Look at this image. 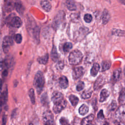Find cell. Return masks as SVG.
Here are the masks:
<instances>
[{
  "mask_svg": "<svg viewBox=\"0 0 125 125\" xmlns=\"http://www.w3.org/2000/svg\"><path fill=\"white\" fill-rule=\"evenodd\" d=\"M33 84L38 92L40 93L42 91L44 85V79L43 75L41 71H38L35 74Z\"/></svg>",
  "mask_w": 125,
  "mask_h": 125,
  "instance_id": "1",
  "label": "cell"
},
{
  "mask_svg": "<svg viewBox=\"0 0 125 125\" xmlns=\"http://www.w3.org/2000/svg\"><path fill=\"white\" fill-rule=\"evenodd\" d=\"M82 53L78 50H74L70 52L68 60L70 64L72 65L78 64L81 62L83 59Z\"/></svg>",
  "mask_w": 125,
  "mask_h": 125,
  "instance_id": "2",
  "label": "cell"
},
{
  "mask_svg": "<svg viewBox=\"0 0 125 125\" xmlns=\"http://www.w3.org/2000/svg\"><path fill=\"white\" fill-rule=\"evenodd\" d=\"M42 120L44 125H55L53 115L50 111L47 110L43 112Z\"/></svg>",
  "mask_w": 125,
  "mask_h": 125,
  "instance_id": "3",
  "label": "cell"
},
{
  "mask_svg": "<svg viewBox=\"0 0 125 125\" xmlns=\"http://www.w3.org/2000/svg\"><path fill=\"white\" fill-rule=\"evenodd\" d=\"M115 116L118 122L125 121V104L122 105L117 109Z\"/></svg>",
  "mask_w": 125,
  "mask_h": 125,
  "instance_id": "4",
  "label": "cell"
},
{
  "mask_svg": "<svg viewBox=\"0 0 125 125\" xmlns=\"http://www.w3.org/2000/svg\"><path fill=\"white\" fill-rule=\"evenodd\" d=\"M13 40L10 36H7L4 37L2 41V47L3 51L5 53H7L9 51L10 47L13 44Z\"/></svg>",
  "mask_w": 125,
  "mask_h": 125,
  "instance_id": "5",
  "label": "cell"
},
{
  "mask_svg": "<svg viewBox=\"0 0 125 125\" xmlns=\"http://www.w3.org/2000/svg\"><path fill=\"white\" fill-rule=\"evenodd\" d=\"M67 102L66 100L63 99L62 101L54 104L53 110L54 113H59L61 112L66 106Z\"/></svg>",
  "mask_w": 125,
  "mask_h": 125,
  "instance_id": "6",
  "label": "cell"
},
{
  "mask_svg": "<svg viewBox=\"0 0 125 125\" xmlns=\"http://www.w3.org/2000/svg\"><path fill=\"white\" fill-rule=\"evenodd\" d=\"M84 73V69L82 66H78L74 68L72 71L73 79L77 80L81 77Z\"/></svg>",
  "mask_w": 125,
  "mask_h": 125,
  "instance_id": "7",
  "label": "cell"
},
{
  "mask_svg": "<svg viewBox=\"0 0 125 125\" xmlns=\"http://www.w3.org/2000/svg\"><path fill=\"white\" fill-rule=\"evenodd\" d=\"M105 83V79L103 76H100L96 80L94 83V89L95 90H97L100 89Z\"/></svg>",
  "mask_w": 125,
  "mask_h": 125,
  "instance_id": "8",
  "label": "cell"
},
{
  "mask_svg": "<svg viewBox=\"0 0 125 125\" xmlns=\"http://www.w3.org/2000/svg\"><path fill=\"white\" fill-rule=\"evenodd\" d=\"M51 100L54 104L58 103L63 100V95L60 92L55 91L52 95Z\"/></svg>",
  "mask_w": 125,
  "mask_h": 125,
  "instance_id": "9",
  "label": "cell"
},
{
  "mask_svg": "<svg viewBox=\"0 0 125 125\" xmlns=\"http://www.w3.org/2000/svg\"><path fill=\"white\" fill-rule=\"evenodd\" d=\"M10 24L12 26L14 27L19 28L22 25V21L19 17L16 16L11 19L10 22Z\"/></svg>",
  "mask_w": 125,
  "mask_h": 125,
  "instance_id": "10",
  "label": "cell"
},
{
  "mask_svg": "<svg viewBox=\"0 0 125 125\" xmlns=\"http://www.w3.org/2000/svg\"><path fill=\"white\" fill-rule=\"evenodd\" d=\"M110 18V16L108 10L106 9H104L102 15V20L103 23L104 24H106L109 21Z\"/></svg>",
  "mask_w": 125,
  "mask_h": 125,
  "instance_id": "11",
  "label": "cell"
},
{
  "mask_svg": "<svg viewBox=\"0 0 125 125\" xmlns=\"http://www.w3.org/2000/svg\"><path fill=\"white\" fill-rule=\"evenodd\" d=\"M59 83L61 88L63 89L66 88L68 86V80L67 78L64 76H62L60 78Z\"/></svg>",
  "mask_w": 125,
  "mask_h": 125,
  "instance_id": "12",
  "label": "cell"
},
{
  "mask_svg": "<svg viewBox=\"0 0 125 125\" xmlns=\"http://www.w3.org/2000/svg\"><path fill=\"white\" fill-rule=\"evenodd\" d=\"M8 99V92L7 89H6L0 95V106L5 104L7 101Z\"/></svg>",
  "mask_w": 125,
  "mask_h": 125,
  "instance_id": "13",
  "label": "cell"
},
{
  "mask_svg": "<svg viewBox=\"0 0 125 125\" xmlns=\"http://www.w3.org/2000/svg\"><path fill=\"white\" fill-rule=\"evenodd\" d=\"M42 7L46 12H49L51 9V5L47 0H42L41 1Z\"/></svg>",
  "mask_w": 125,
  "mask_h": 125,
  "instance_id": "14",
  "label": "cell"
},
{
  "mask_svg": "<svg viewBox=\"0 0 125 125\" xmlns=\"http://www.w3.org/2000/svg\"><path fill=\"white\" fill-rule=\"evenodd\" d=\"M109 92L107 89H103L100 93L99 101L100 102H103L105 101L109 96Z\"/></svg>",
  "mask_w": 125,
  "mask_h": 125,
  "instance_id": "15",
  "label": "cell"
},
{
  "mask_svg": "<svg viewBox=\"0 0 125 125\" xmlns=\"http://www.w3.org/2000/svg\"><path fill=\"white\" fill-rule=\"evenodd\" d=\"M94 118V115L91 114L83 119L82 121V125H90Z\"/></svg>",
  "mask_w": 125,
  "mask_h": 125,
  "instance_id": "16",
  "label": "cell"
},
{
  "mask_svg": "<svg viewBox=\"0 0 125 125\" xmlns=\"http://www.w3.org/2000/svg\"><path fill=\"white\" fill-rule=\"evenodd\" d=\"M100 66L98 63H94L90 70L91 75L93 77L96 76V75L98 73V71L100 70Z\"/></svg>",
  "mask_w": 125,
  "mask_h": 125,
  "instance_id": "17",
  "label": "cell"
},
{
  "mask_svg": "<svg viewBox=\"0 0 125 125\" xmlns=\"http://www.w3.org/2000/svg\"><path fill=\"white\" fill-rule=\"evenodd\" d=\"M66 5L68 9L71 11H74L76 9V5L74 0H67Z\"/></svg>",
  "mask_w": 125,
  "mask_h": 125,
  "instance_id": "18",
  "label": "cell"
},
{
  "mask_svg": "<svg viewBox=\"0 0 125 125\" xmlns=\"http://www.w3.org/2000/svg\"><path fill=\"white\" fill-rule=\"evenodd\" d=\"M88 106L85 104H82L79 109V112L81 115H84L88 112Z\"/></svg>",
  "mask_w": 125,
  "mask_h": 125,
  "instance_id": "19",
  "label": "cell"
},
{
  "mask_svg": "<svg viewBox=\"0 0 125 125\" xmlns=\"http://www.w3.org/2000/svg\"><path fill=\"white\" fill-rule=\"evenodd\" d=\"M51 58L52 60L55 62H57L58 60V58H59L58 54L57 53V49L55 46H53L52 48V49L51 52Z\"/></svg>",
  "mask_w": 125,
  "mask_h": 125,
  "instance_id": "20",
  "label": "cell"
},
{
  "mask_svg": "<svg viewBox=\"0 0 125 125\" xmlns=\"http://www.w3.org/2000/svg\"><path fill=\"white\" fill-rule=\"evenodd\" d=\"M119 102L120 104H125V88H123L119 95Z\"/></svg>",
  "mask_w": 125,
  "mask_h": 125,
  "instance_id": "21",
  "label": "cell"
},
{
  "mask_svg": "<svg viewBox=\"0 0 125 125\" xmlns=\"http://www.w3.org/2000/svg\"><path fill=\"white\" fill-rule=\"evenodd\" d=\"M111 66V63L109 61H104L102 62L101 71L104 72L108 70Z\"/></svg>",
  "mask_w": 125,
  "mask_h": 125,
  "instance_id": "22",
  "label": "cell"
},
{
  "mask_svg": "<svg viewBox=\"0 0 125 125\" xmlns=\"http://www.w3.org/2000/svg\"><path fill=\"white\" fill-rule=\"evenodd\" d=\"M121 75V70L119 68L115 70L113 73V78L114 81H118L119 80Z\"/></svg>",
  "mask_w": 125,
  "mask_h": 125,
  "instance_id": "23",
  "label": "cell"
},
{
  "mask_svg": "<svg viewBox=\"0 0 125 125\" xmlns=\"http://www.w3.org/2000/svg\"><path fill=\"white\" fill-rule=\"evenodd\" d=\"M48 58H49L48 55L47 54H46L38 58L37 61L41 64H45L48 62Z\"/></svg>",
  "mask_w": 125,
  "mask_h": 125,
  "instance_id": "24",
  "label": "cell"
},
{
  "mask_svg": "<svg viewBox=\"0 0 125 125\" xmlns=\"http://www.w3.org/2000/svg\"><path fill=\"white\" fill-rule=\"evenodd\" d=\"M112 34L115 36L120 37H125V31L118 29H114L112 31Z\"/></svg>",
  "mask_w": 125,
  "mask_h": 125,
  "instance_id": "25",
  "label": "cell"
},
{
  "mask_svg": "<svg viewBox=\"0 0 125 125\" xmlns=\"http://www.w3.org/2000/svg\"><path fill=\"white\" fill-rule=\"evenodd\" d=\"M69 99L73 106H76L79 102L78 98L74 95H70L69 97Z\"/></svg>",
  "mask_w": 125,
  "mask_h": 125,
  "instance_id": "26",
  "label": "cell"
},
{
  "mask_svg": "<svg viewBox=\"0 0 125 125\" xmlns=\"http://www.w3.org/2000/svg\"><path fill=\"white\" fill-rule=\"evenodd\" d=\"M15 8H16L17 11L18 13H19L20 14H21L23 12L24 8L22 6V5L21 4V3H20L19 2H16L15 3Z\"/></svg>",
  "mask_w": 125,
  "mask_h": 125,
  "instance_id": "27",
  "label": "cell"
},
{
  "mask_svg": "<svg viewBox=\"0 0 125 125\" xmlns=\"http://www.w3.org/2000/svg\"><path fill=\"white\" fill-rule=\"evenodd\" d=\"M92 93V91L91 90H85L82 94V98L83 99H87L90 98L91 94Z\"/></svg>",
  "mask_w": 125,
  "mask_h": 125,
  "instance_id": "28",
  "label": "cell"
},
{
  "mask_svg": "<svg viewBox=\"0 0 125 125\" xmlns=\"http://www.w3.org/2000/svg\"><path fill=\"white\" fill-rule=\"evenodd\" d=\"M29 96L31 102L32 104H35V93H34V90L33 88L30 89L28 92Z\"/></svg>",
  "mask_w": 125,
  "mask_h": 125,
  "instance_id": "29",
  "label": "cell"
},
{
  "mask_svg": "<svg viewBox=\"0 0 125 125\" xmlns=\"http://www.w3.org/2000/svg\"><path fill=\"white\" fill-rule=\"evenodd\" d=\"M72 48V44L71 42H65L63 45V50L64 52H68Z\"/></svg>",
  "mask_w": 125,
  "mask_h": 125,
  "instance_id": "30",
  "label": "cell"
},
{
  "mask_svg": "<svg viewBox=\"0 0 125 125\" xmlns=\"http://www.w3.org/2000/svg\"><path fill=\"white\" fill-rule=\"evenodd\" d=\"M117 102L115 100H113L112 101V102L110 103V104L108 106V109L109 111H113L117 108Z\"/></svg>",
  "mask_w": 125,
  "mask_h": 125,
  "instance_id": "31",
  "label": "cell"
},
{
  "mask_svg": "<svg viewBox=\"0 0 125 125\" xmlns=\"http://www.w3.org/2000/svg\"><path fill=\"white\" fill-rule=\"evenodd\" d=\"M41 103L45 105L46 104H48V98H47V95L46 93H43L41 98Z\"/></svg>",
  "mask_w": 125,
  "mask_h": 125,
  "instance_id": "32",
  "label": "cell"
},
{
  "mask_svg": "<svg viewBox=\"0 0 125 125\" xmlns=\"http://www.w3.org/2000/svg\"><path fill=\"white\" fill-rule=\"evenodd\" d=\"M39 32H40V29L38 27H35L33 30V36L34 39L37 41L39 39Z\"/></svg>",
  "mask_w": 125,
  "mask_h": 125,
  "instance_id": "33",
  "label": "cell"
},
{
  "mask_svg": "<svg viewBox=\"0 0 125 125\" xmlns=\"http://www.w3.org/2000/svg\"><path fill=\"white\" fill-rule=\"evenodd\" d=\"M15 3L14 2L13 0H10L9 2L7 4V11H11L14 7L15 6Z\"/></svg>",
  "mask_w": 125,
  "mask_h": 125,
  "instance_id": "34",
  "label": "cell"
},
{
  "mask_svg": "<svg viewBox=\"0 0 125 125\" xmlns=\"http://www.w3.org/2000/svg\"><path fill=\"white\" fill-rule=\"evenodd\" d=\"M14 39L17 43H20L22 41L21 35L20 34H17L14 36Z\"/></svg>",
  "mask_w": 125,
  "mask_h": 125,
  "instance_id": "35",
  "label": "cell"
},
{
  "mask_svg": "<svg viewBox=\"0 0 125 125\" xmlns=\"http://www.w3.org/2000/svg\"><path fill=\"white\" fill-rule=\"evenodd\" d=\"M84 87V83L82 81H80L78 83V84L76 86V89L77 91H80L83 89Z\"/></svg>",
  "mask_w": 125,
  "mask_h": 125,
  "instance_id": "36",
  "label": "cell"
},
{
  "mask_svg": "<svg viewBox=\"0 0 125 125\" xmlns=\"http://www.w3.org/2000/svg\"><path fill=\"white\" fill-rule=\"evenodd\" d=\"M84 20L87 23H90L92 20V17L89 14H86L84 16Z\"/></svg>",
  "mask_w": 125,
  "mask_h": 125,
  "instance_id": "37",
  "label": "cell"
},
{
  "mask_svg": "<svg viewBox=\"0 0 125 125\" xmlns=\"http://www.w3.org/2000/svg\"><path fill=\"white\" fill-rule=\"evenodd\" d=\"M60 122L61 125H70L68 120L64 117H62L60 119Z\"/></svg>",
  "mask_w": 125,
  "mask_h": 125,
  "instance_id": "38",
  "label": "cell"
},
{
  "mask_svg": "<svg viewBox=\"0 0 125 125\" xmlns=\"http://www.w3.org/2000/svg\"><path fill=\"white\" fill-rule=\"evenodd\" d=\"M64 64L63 61H59L57 62L56 67L59 70H62L64 67Z\"/></svg>",
  "mask_w": 125,
  "mask_h": 125,
  "instance_id": "39",
  "label": "cell"
},
{
  "mask_svg": "<svg viewBox=\"0 0 125 125\" xmlns=\"http://www.w3.org/2000/svg\"><path fill=\"white\" fill-rule=\"evenodd\" d=\"M97 117L100 120H103L104 119V116L103 110H100V111L98 112V113L97 114Z\"/></svg>",
  "mask_w": 125,
  "mask_h": 125,
  "instance_id": "40",
  "label": "cell"
},
{
  "mask_svg": "<svg viewBox=\"0 0 125 125\" xmlns=\"http://www.w3.org/2000/svg\"><path fill=\"white\" fill-rule=\"evenodd\" d=\"M6 65V63L5 61L0 62V71Z\"/></svg>",
  "mask_w": 125,
  "mask_h": 125,
  "instance_id": "41",
  "label": "cell"
},
{
  "mask_svg": "<svg viewBox=\"0 0 125 125\" xmlns=\"http://www.w3.org/2000/svg\"><path fill=\"white\" fill-rule=\"evenodd\" d=\"M7 121V117L5 115H4L2 117V121L1 125H6Z\"/></svg>",
  "mask_w": 125,
  "mask_h": 125,
  "instance_id": "42",
  "label": "cell"
},
{
  "mask_svg": "<svg viewBox=\"0 0 125 125\" xmlns=\"http://www.w3.org/2000/svg\"><path fill=\"white\" fill-rule=\"evenodd\" d=\"M8 74V71L7 69H5L2 72V75L3 76H6Z\"/></svg>",
  "mask_w": 125,
  "mask_h": 125,
  "instance_id": "43",
  "label": "cell"
},
{
  "mask_svg": "<svg viewBox=\"0 0 125 125\" xmlns=\"http://www.w3.org/2000/svg\"><path fill=\"white\" fill-rule=\"evenodd\" d=\"M120 2L125 5V0H118Z\"/></svg>",
  "mask_w": 125,
  "mask_h": 125,
  "instance_id": "44",
  "label": "cell"
},
{
  "mask_svg": "<svg viewBox=\"0 0 125 125\" xmlns=\"http://www.w3.org/2000/svg\"><path fill=\"white\" fill-rule=\"evenodd\" d=\"M116 125H125V124L122 123V122H119V123H118Z\"/></svg>",
  "mask_w": 125,
  "mask_h": 125,
  "instance_id": "45",
  "label": "cell"
},
{
  "mask_svg": "<svg viewBox=\"0 0 125 125\" xmlns=\"http://www.w3.org/2000/svg\"><path fill=\"white\" fill-rule=\"evenodd\" d=\"M1 85H2V83H1V81L0 79V92L1 91Z\"/></svg>",
  "mask_w": 125,
  "mask_h": 125,
  "instance_id": "46",
  "label": "cell"
},
{
  "mask_svg": "<svg viewBox=\"0 0 125 125\" xmlns=\"http://www.w3.org/2000/svg\"><path fill=\"white\" fill-rule=\"evenodd\" d=\"M103 125H108V124L107 122H105Z\"/></svg>",
  "mask_w": 125,
  "mask_h": 125,
  "instance_id": "47",
  "label": "cell"
},
{
  "mask_svg": "<svg viewBox=\"0 0 125 125\" xmlns=\"http://www.w3.org/2000/svg\"><path fill=\"white\" fill-rule=\"evenodd\" d=\"M29 125H33V124H32V123H30V124H29Z\"/></svg>",
  "mask_w": 125,
  "mask_h": 125,
  "instance_id": "48",
  "label": "cell"
},
{
  "mask_svg": "<svg viewBox=\"0 0 125 125\" xmlns=\"http://www.w3.org/2000/svg\"><path fill=\"white\" fill-rule=\"evenodd\" d=\"M124 73H125V69H124Z\"/></svg>",
  "mask_w": 125,
  "mask_h": 125,
  "instance_id": "49",
  "label": "cell"
},
{
  "mask_svg": "<svg viewBox=\"0 0 125 125\" xmlns=\"http://www.w3.org/2000/svg\"><path fill=\"white\" fill-rule=\"evenodd\" d=\"M6 0H4V1H6Z\"/></svg>",
  "mask_w": 125,
  "mask_h": 125,
  "instance_id": "50",
  "label": "cell"
},
{
  "mask_svg": "<svg viewBox=\"0 0 125 125\" xmlns=\"http://www.w3.org/2000/svg\"><path fill=\"white\" fill-rule=\"evenodd\" d=\"M92 125V124H91V125Z\"/></svg>",
  "mask_w": 125,
  "mask_h": 125,
  "instance_id": "51",
  "label": "cell"
}]
</instances>
